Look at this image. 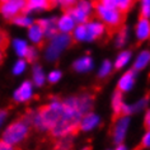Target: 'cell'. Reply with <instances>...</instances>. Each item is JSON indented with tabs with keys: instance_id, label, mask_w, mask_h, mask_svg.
<instances>
[{
	"instance_id": "1",
	"label": "cell",
	"mask_w": 150,
	"mask_h": 150,
	"mask_svg": "<svg viewBox=\"0 0 150 150\" xmlns=\"http://www.w3.org/2000/svg\"><path fill=\"white\" fill-rule=\"evenodd\" d=\"M62 112H64L62 100H59V99L51 100L48 104L41 106L38 110L35 111L33 120H32V127L36 131L50 130L59 121Z\"/></svg>"
},
{
	"instance_id": "2",
	"label": "cell",
	"mask_w": 150,
	"mask_h": 150,
	"mask_svg": "<svg viewBox=\"0 0 150 150\" xmlns=\"http://www.w3.org/2000/svg\"><path fill=\"white\" fill-rule=\"evenodd\" d=\"M28 135H29V126L23 120L17 118L4 131V134H3V141L8 142L10 145H17L21 141H23Z\"/></svg>"
},
{
	"instance_id": "3",
	"label": "cell",
	"mask_w": 150,
	"mask_h": 150,
	"mask_svg": "<svg viewBox=\"0 0 150 150\" xmlns=\"http://www.w3.org/2000/svg\"><path fill=\"white\" fill-rule=\"evenodd\" d=\"M94 6L98 17L104 22V25H107L110 28V31H113V29L121 27L123 17L122 13L117 8H108V6H104L99 3H94Z\"/></svg>"
},
{
	"instance_id": "4",
	"label": "cell",
	"mask_w": 150,
	"mask_h": 150,
	"mask_svg": "<svg viewBox=\"0 0 150 150\" xmlns=\"http://www.w3.org/2000/svg\"><path fill=\"white\" fill-rule=\"evenodd\" d=\"M71 42V38L66 33H60V35H55L54 38H52L51 45L47 48L46 52V57L52 61V60H56L59 57V55L65 50V48L69 46Z\"/></svg>"
},
{
	"instance_id": "5",
	"label": "cell",
	"mask_w": 150,
	"mask_h": 150,
	"mask_svg": "<svg viewBox=\"0 0 150 150\" xmlns=\"http://www.w3.org/2000/svg\"><path fill=\"white\" fill-rule=\"evenodd\" d=\"M27 0H6L4 3H0V12L8 19L17 17L19 13L24 12Z\"/></svg>"
},
{
	"instance_id": "6",
	"label": "cell",
	"mask_w": 150,
	"mask_h": 150,
	"mask_svg": "<svg viewBox=\"0 0 150 150\" xmlns=\"http://www.w3.org/2000/svg\"><path fill=\"white\" fill-rule=\"evenodd\" d=\"M92 8H93V5L91 3L87 1V0H83V1H80L75 8L70 9L67 13L73 17V19L75 22H79L81 24L88 21V17L91 16V13H92Z\"/></svg>"
},
{
	"instance_id": "7",
	"label": "cell",
	"mask_w": 150,
	"mask_h": 150,
	"mask_svg": "<svg viewBox=\"0 0 150 150\" xmlns=\"http://www.w3.org/2000/svg\"><path fill=\"white\" fill-rule=\"evenodd\" d=\"M127 126H129V118L127 117H122V118L117 120L115 123H112L111 130H110V136L113 139L115 144L120 145L123 141Z\"/></svg>"
},
{
	"instance_id": "8",
	"label": "cell",
	"mask_w": 150,
	"mask_h": 150,
	"mask_svg": "<svg viewBox=\"0 0 150 150\" xmlns=\"http://www.w3.org/2000/svg\"><path fill=\"white\" fill-rule=\"evenodd\" d=\"M85 29H87V41H93L94 38H98L107 31L106 25L99 22H89L84 23Z\"/></svg>"
},
{
	"instance_id": "9",
	"label": "cell",
	"mask_w": 150,
	"mask_h": 150,
	"mask_svg": "<svg viewBox=\"0 0 150 150\" xmlns=\"http://www.w3.org/2000/svg\"><path fill=\"white\" fill-rule=\"evenodd\" d=\"M56 27H57V29L61 33H66V35H67V33L71 32L74 29L75 21L73 19V17H71L69 13H66V14H64V16L59 19V22L56 23Z\"/></svg>"
},
{
	"instance_id": "10",
	"label": "cell",
	"mask_w": 150,
	"mask_h": 150,
	"mask_svg": "<svg viewBox=\"0 0 150 150\" xmlns=\"http://www.w3.org/2000/svg\"><path fill=\"white\" fill-rule=\"evenodd\" d=\"M32 96V85L29 81H24L19 88L17 89V92L14 93V99L17 102H25L31 98Z\"/></svg>"
},
{
	"instance_id": "11",
	"label": "cell",
	"mask_w": 150,
	"mask_h": 150,
	"mask_svg": "<svg viewBox=\"0 0 150 150\" xmlns=\"http://www.w3.org/2000/svg\"><path fill=\"white\" fill-rule=\"evenodd\" d=\"M99 122V118L98 116L92 113V112H89V113L84 115L83 117L80 120V123H79V127H80V131H88L93 129V127H96L98 125Z\"/></svg>"
},
{
	"instance_id": "12",
	"label": "cell",
	"mask_w": 150,
	"mask_h": 150,
	"mask_svg": "<svg viewBox=\"0 0 150 150\" xmlns=\"http://www.w3.org/2000/svg\"><path fill=\"white\" fill-rule=\"evenodd\" d=\"M134 81H135V71L134 70L127 71L126 74H123V76L121 79H120L118 85H117V91H120V92L130 91L131 87L134 85Z\"/></svg>"
},
{
	"instance_id": "13",
	"label": "cell",
	"mask_w": 150,
	"mask_h": 150,
	"mask_svg": "<svg viewBox=\"0 0 150 150\" xmlns=\"http://www.w3.org/2000/svg\"><path fill=\"white\" fill-rule=\"evenodd\" d=\"M122 92L116 91L112 99V107H113V116H112V123H115L117 120H120V111L122 107Z\"/></svg>"
},
{
	"instance_id": "14",
	"label": "cell",
	"mask_w": 150,
	"mask_h": 150,
	"mask_svg": "<svg viewBox=\"0 0 150 150\" xmlns=\"http://www.w3.org/2000/svg\"><path fill=\"white\" fill-rule=\"evenodd\" d=\"M150 33V24L146 18H141L136 25V36L140 41H144L149 37Z\"/></svg>"
},
{
	"instance_id": "15",
	"label": "cell",
	"mask_w": 150,
	"mask_h": 150,
	"mask_svg": "<svg viewBox=\"0 0 150 150\" xmlns=\"http://www.w3.org/2000/svg\"><path fill=\"white\" fill-rule=\"evenodd\" d=\"M28 36H29V38H31L32 42H35L37 45H42V40H43V31H42V28L40 27V24L38 23H35V24H32L31 27H29V32H28Z\"/></svg>"
},
{
	"instance_id": "16",
	"label": "cell",
	"mask_w": 150,
	"mask_h": 150,
	"mask_svg": "<svg viewBox=\"0 0 150 150\" xmlns=\"http://www.w3.org/2000/svg\"><path fill=\"white\" fill-rule=\"evenodd\" d=\"M37 23L40 24V27L42 28L43 35L47 37H54L56 35V31H57V27H56V23L54 21H48V19H43V21H38Z\"/></svg>"
},
{
	"instance_id": "17",
	"label": "cell",
	"mask_w": 150,
	"mask_h": 150,
	"mask_svg": "<svg viewBox=\"0 0 150 150\" xmlns=\"http://www.w3.org/2000/svg\"><path fill=\"white\" fill-rule=\"evenodd\" d=\"M51 3L50 0H27V5H25L24 12H31L35 9H46L50 8Z\"/></svg>"
},
{
	"instance_id": "18",
	"label": "cell",
	"mask_w": 150,
	"mask_h": 150,
	"mask_svg": "<svg viewBox=\"0 0 150 150\" xmlns=\"http://www.w3.org/2000/svg\"><path fill=\"white\" fill-rule=\"evenodd\" d=\"M92 66H93V61L89 56H84V57L78 60V61H75V64H74V69L76 71H80V73L91 70Z\"/></svg>"
},
{
	"instance_id": "19",
	"label": "cell",
	"mask_w": 150,
	"mask_h": 150,
	"mask_svg": "<svg viewBox=\"0 0 150 150\" xmlns=\"http://www.w3.org/2000/svg\"><path fill=\"white\" fill-rule=\"evenodd\" d=\"M71 148H73V137L66 136L56 140L51 150H70Z\"/></svg>"
},
{
	"instance_id": "20",
	"label": "cell",
	"mask_w": 150,
	"mask_h": 150,
	"mask_svg": "<svg viewBox=\"0 0 150 150\" xmlns=\"http://www.w3.org/2000/svg\"><path fill=\"white\" fill-rule=\"evenodd\" d=\"M149 57H150L149 51H144V52H141V54L139 55V57L136 59V61H135V65H134L135 71H136V70H141V69H144V67H145L146 65H148V62H149Z\"/></svg>"
},
{
	"instance_id": "21",
	"label": "cell",
	"mask_w": 150,
	"mask_h": 150,
	"mask_svg": "<svg viewBox=\"0 0 150 150\" xmlns=\"http://www.w3.org/2000/svg\"><path fill=\"white\" fill-rule=\"evenodd\" d=\"M14 50H16L18 56L24 57L25 54H27L28 46H27V43H25L23 40H16V41H14Z\"/></svg>"
},
{
	"instance_id": "22",
	"label": "cell",
	"mask_w": 150,
	"mask_h": 150,
	"mask_svg": "<svg viewBox=\"0 0 150 150\" xmlns=\"http://www.w3.org/2000/svg\"><path fill=\"white\" fill-rule=\"evenodd\" d=\"M74 38L76 41H87V29H85V24H79L74 31Z\"/></svg>"
},
{
	"instance_id": "23",
	"label": "cell",
	"mask_w": 150,
	"mask_h": 150,
	"mask_svg": "<svg viewBox=\"0 0 150 150\" xmlns=\"http://www.w3.org/2000/svg\"><path fill=\"white\" fill-rule=\"evenodd\" d=\"M130 57H131V54H130V52H127V51L122 52V54H120L117 60H116V64H115L116 69H121V67L125 66L126 64L130 61Z\"/></svg>"
},
{
	"instance_id": "24",
	"label": "cell",
	"mask_w": 150,
	"mask_h": 150,
	"mask_svg": "<svg viewBox=\"0 0 150 150\" xmlns=\"http://www.w3.org/2000/svg\"><path fill=\"white\" fill-rule=\"evenodd\" d=\"M33 80H35V84L37 87H41L45 81V75L43 71L40 66H35V70H33Z\"/></svg>"
},
{
	"instance_id": "25",
	"label": "cell",
	"mask_w": 150,
	"mask_h": 150,
	"mask_svg": "<svg viewBox=\"0 0 150 150\" xmlns=\"http://www.w3.org/2000/svg\"><path fill=\"white\" fill-rule=\"evenodd\" d=\"M13 22L18 25H22V27H31L33 24V21L29 17H25V16H17L14 17Z\"/></svg>"
},
{
	"instance_id": "26",
	"label": "cell",
	"mask_w": 150,
	"mask_h": 150,
	"mask_svg": "<svg viewBox=\"0 0 150 150\" xmlns=\"http://www.w3.org/2000/svg\"><path fill=\"white\" fill-rule=\"evenodd\" d=\"M115 3H116V8L121 13H123L129 10L131 4H132V0H115Z\"/></svg>"
},
{
	"instance_id": "27",
	"label": "cell",
	"mask_w": 150,
	"mask_h": 150,
	"mask_svg": "<svg viewBox=\"0 0 150 150\" xmlns=\"http://www.w3.org/2000/svg\"><path fill=\"white\" fill-rule=\"evenodd\" d=\"M111 70H112L111 62L110 61H104L102 67H100V70H99V78H106L107 75L111 73Z\"/></svg>"
},
{
	"instance_id": "28",
	"label": "cell",
	"mask_w": 150,
	"mask_h": 150,
	"mask_svg": "<svg viewBox=\"0 0 150 150\" xmlns=\"http://www.w3.org/2000/svg\"><path fill=\"white\" fill-rule=\"evenodd\" d=\"M150 14V0H142L141 4V18H149Z\"/></svg>"
},
{
	"instance_id": "29",
	"label": "cell",
	"mask_w": 150,
	"mask_h": 150,
	"mask_svg": "<svg viewBox=\"0 0 150 150\" xmlns=\"http://www.w3.org/2000/svg\"><path fill=\"white\" fill-rule=\"evenodd\" d=\"M149 137H150V134H149V130H148V131H146V134H145V136L142 137L141 142L134 150H144V149H148L149 148Z\"/></svg>"
},
{
	"instance_id": "30",
	"label": "cell",
	"mask_w": 150,
	"mask_h": 150,
	"mask_svg": "<svg viewBox=\"0 0 150 150\" xmlns=\"http://www.w3.org/2000/svg\"><path fill=\"white\" fill-rule=\"evenodd\" d=\"M25 69V61L23 60H19V61H17V64L14 65V69H13V73L18 75V74H22Z\"/></svg>"
},
{
	"instance_id": "31",
	"label": "cell",
	"mask_w": 150,
	"mask_h": 150,
	"mask_svg": "<svg viewBox=\"0 0 150 150\" xmlns=\"http://www.w3.org/2000/svg\"><path fill=\"white\" fill-rule=\"evenodd\" d=\"M24 57H27V61H29V62L35 61L36 57H37V51H36V48H35V47H28L27 54H25Z\"/></svg>"
},
{
	"instance_id": "32",
	"label": "cell",
	"mask_w": 150,
	"mask_h": 150,
	"mask_svg": "<svg viewBox=\"0 0 150 150\" xmlns=\"http://www.w3.org/2000/svg\"><path fill=\"white\" fill-rule=\"evenodd\" d=\"M126 36H127V31L126 29H121L118 33V37H117V46H123V43L126 42Z\"/></svg>"
},
{
	"instance_id": "33",
	"label": "cell",
	"mask_w": 150,
	"mask_h": 150,
	"mask_svg": "<svg viewBox=\"0 0 150 150\" xmlns=\"http://www.w3.org/2000/svg\"><path fill=\"white\" fill-rule=\"evenodd\" d=\"M60 78H61V73L57 70H55V71H52V73L48 75V80H50V83H56Z\"/></svg>"
},
{
	"instance_id": "34",
	"label": "cell",
	"mask_w": 150,
	"mask_h": 150,
	"mask_svg": "<svg viewBox=\"0 0 150 150\" xmlns=\"http://www.w3.org/2000/svg\"><path fill=\"white\" fill-rule=\"evenodd\" d=\"M0 150H22L21 148H14L13 145L8 144V142L0 140Z\"/></svg>"
},
{
	"instance_id": "35",
	"label": "cell",
	"mask_w": 150,
	"mask_h": 150,
	"mask_svg": "<svg viewBox=\"0 0 150 150\" xmlns=\"http://www.w3.org/2000/svg\"><path fill=\"white\" fill-rule=\"evenodd\" d=\"M6 116H8V110H0V125L4 122Z\"/></svg>"
},
{
	"instance_id": "36",
	"label": "cell",
	"mask_w": 150,
	"mask_h": 150,
	"mask_svg": "<svg viewBox=\"0 0 150 150\" xmlns=\"http://www.w3.org/2000/svg\"><path fill=\"white\" fill-rule=\"evenodd\" d=\"M59 1H60V4L64 6H71L76 0H59Z\"/></svg>"
},
{
	"instance_id": "37",
	"label": "cell",
	"mask_w": 150,
	"mask_h": 150,
	"mask_svg": "<svg viewBox=\"0 0 150 150\" xmlns=\"http://www.w3.org/2000/svg\"><path fill=\"white\" fill-rule=\"evenodd\" d=\"M150 113H149V111L146 112V116H145V129L146 130H149V122H150Z\"/></svg>"
},
{
	"instance_id": "38",
	"label": "cell",
	"mask_w": 150,
	"mask_h": 150,
	"mask_svg": "<svg viewBox=\"0 0 150 150\" xmlns=\"http://www.w3.org/2000/svg\"><path fill=\"white\" fill-rule=\"evenodd\" d=\"M116 150H126V148H125V146H123V145L120 144V145L117 146V149H116Z\"/></svg>"
},
{
	"instance_id": "39",
	"label": "cell",
	"mask_w": 150,
	"mask_h": 150,
	"mask_svg": "<svg viewBox=\"0 0 150 150\" xmlns=\"http://www.w3.org/2000/svg\"><path fill=\"white\" fill-rule=\"evenodd\" d=\"M83 150H92V148H91V146H87V148H84Z\"/></svg>"
},
{
	"instance_id": "40",
	"label": "cell",
	"mask_w": 150,
	"mask_h": 150,
	"mask_svg": "<svg viewBox=\"0 0 150 150\" xmlns=\"http://www.w3.org/2000/svg\"><path fill=\"white\" fill-rule=\"evenodd\" d=\"M54 1H57V0H50V3H54Z\"/></svg>"
},
{
	"instance_id": "41",
	"label": "cell",
	"mask_w": 150,
	"mask_h": 150,
	"mask_svg": "<svg viewBox=\"0 0 150 150\" xmlns=\"http://www.w3.org/2000/svg\"><path fill=\"white\" fill-rule=\"evenodd\" d=\"M1 57H3V56H1V52H0V61H1Z\"/></svg>"
},
{
	"instance_id": "42",
	"label": "cell",
	"mask_w": 150,
	"mask_h": 150,
	"mask_svg": "<svg viewBox=\"0 0 150 150\" xmlns=\"http://www.w3.org/2000/svg\"><path fill=\"white\" fill-rule=\"evenodd\" d=\"M4 1H6V0H0V3H4Z\"/></svg>"
}]
</instances>
